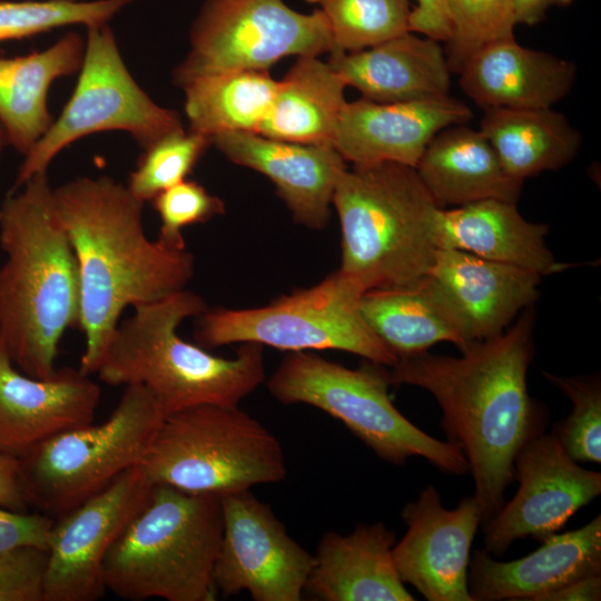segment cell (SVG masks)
<instances>
[{
    "instance_id": "39",
    "label": "cell",
    "mask_w": 601,
    "mask_h": 601,
    "mask_svg": "<svg viewBox=\"0 0 601 601\" xmlns=\"http://www.w3.org/2000/svg\"><path fill=\"white\" fill-rule=\"evenodd\" d=\"M55 519L40 512H16L0 506V554L19 545L48 549Z\"/></svg>"
},
{
    "instance_id": "42",
    "label": "cell",
    "mask_w": 601,
    "mask_h": 601,
    "mask_svg": "<svg viewBox=\"0 0 601 601\" xmlns=\"http://www.w3.org/2000/svg\"><path fill=\"white\" fill-rule=\"evenodd\" d=\"M601 600V573L575 580L539 601H599Z\"/></svg>"
},
{
    "instance_id": "12",
    "label": "cell",
    "mask_w": 601,
    "mask_h": 601,
    "mask_svg": "<svg viewBox=\"0 0 601 601\" xmlns=\"http://www.w3.org/2000/svg\"><path fill=\"white\" fill-rule=\"evenodd\" d=\"M334 50L321 10L303 13L283 0H206L190 29V50L174 82L236 70H268L286 56Z\"/></svg>"
},
{
    "instance_id": "10",
    "label": "cell",
    "mask_w": 601,
    "mask_h": 601,
    "mask_svg": "<svg viewBox=\"0 0 601 601\" xmlns=\"http://www.w3.org/2000/svg\"><path fill=\"white\" fill-rule=\"evenodd\" d=\"M365 289L341 270L255 308L217 307L197 316L203 347L257 343L282 351L337 349L384 366L397 356L372 332L359 307Z\"/></svg>"
},
{
    "instance_id": "15",
    "label": "cell",
    "mask_w": 601,
    "mask_h": 601,
    "mask_svg": "<svg viewBox=\"0 0 601 601\" xmlns=\"http://www.w3.org/2000/svg\"><path fill=\"white\" fill-rule=\"evenodd\" d=\"M519 489L484 524L485 550L503 555L513 541L532 536L542 542L601 493V473L581 467L554 433L529 440L514 460Z\"/></svg>"
},
{
    "instance_id": "17",
    "label": "cell",
    "mask_w": 601,
    "mask_h": 601,
    "mask_svg": "<svg viewBox=\"0 0 601 601\" xmlns=\"http://www.w3.org/2000/svg\"><path fill=\"white\" fill-rule=\"evenodd\" d=\"M100 395V386L79 368H56L41 378L22 373L0 343V453L19 459L93 423Z\"/></svg>"
},
{
    "instance_id": "1",
    "label": "cell",
    "mask_w": 601,
    "mask_h": 601,
    "mask_svg": "<svg viewBox=\"0 0 601 601\" xmlns=\"http://www.w3.org/2000/svg\"><path fill=\"white\" fill-rule=\"evenodd\" d=\"M533 331L534 315L524 311L508 331L472 343L460 357L424 352L398 358L388 371L392 384L417 386L435 397L447 442L467 461L482 525L504 504L516 454L544 428L526 383Z\"/></svg>"
},
{
    "instance_id": "32",
    "label": "cell",
    "mask_w": 601,
    "mask_h": 601,
    "mask_svg": "<svg viewBox=\"0 0 601 601\" xmlns=\"http://www.w3.org/2000/svg\"><path fill=\"white\" fill-rule=\"evenodd\" d=\"M317 4L331 30L334 52H351L410 31L408 0H306Z\"/></svg>"
},
{
    "instance_id": "36",
    "label": "cell",
    "mask_w": 601,
    "mask_h": 601,
    "mask_svg": "<svg viewBox=\"0 0 601 601\" xmlns=\"http://www.w3.org/2000/svg\"><path fill=\"white\" fill-rule=\"evenodd\" d=\"M545 378L572 403L571 414L553 432L575 462H601V386L597 378L562 377L548 372Z\"/></svg>"
},
{
    "instance_id": "20",
    "label": "cell",
    "mask_w": 601,
    "mask_h": 601,
    "mask_svg": "<svg viewBox=\"0 0 601 601\" xmlns=\"http://www.w3.org/2000/svg\"><path fill=\"white\" fill-rule=\"evenodd\" d=\"M211 145L234 164L267 176L297 223L315 230L326 227L336 181L347 168L335 148L248 131L217 135Z\"/></svg>"
},
{
    "instance_id": "9",
    "label": "cell",
    "mask_w": 601,
    "mask_h": 601,
    "mask_svg": "<svg viewBox=\"0 0 601 601\" xmlns=\"http://www.w3.org/2000/svg\"><path fill=\"white\" fill-rule=\"evenodd\" d=\"M165 417L147 388L125 386L105 422L66 431L18 459L30 508L57 519L105 490L141 463Z\"/></svg>"
},
{
    "instance_id": "29",
    "label": "cell",
    "mask_w": 601,
    "mask_h": 601,
    "mask_svg": "<svg viewBox=\"0 0 601 601\" xmlns=\"http://www.w3.org/2000/svg\"><path fill=\"white\" fill-rule=\"evenodd\" d=\"M359 307L368 327L397 359L427 352L439 342H451L460 351L471 345L425 277L410 285L365 290Z\"/></svg>"
},
{
    "instance_id": "7",
    "label": "cell",
    "mask_w": 601,
    "mask_h": 601,
    "mask_svg": "<svg viewBox=\"0 0 601 601\" xmlns=\"http://www.w3.org/2000/svg\"><path fill=\"white\" fill-rule=\"evenodd\" d=\"M139 466L151 484L219 497L287 474L279 441L260 422L214 404L166 415Z\"/></svg>"
},
{
    "instance_id": "38",
    "label": "cell",
    "mask_w": 601,
    "mask_h": 601,
    "mask_svg": "<svg viewBox=\"0 0 601 601\" xmlns=\"http://www.w3.org/2000/svg\"><path fill=\"white\" fill-rule=\"evenodd\" d=\"M48 549L19 545L0 554V601H45Z\"/></svg>"
},
{
    "instance_id": "23",
    "label": "cell",
    "mask_w": 601,
    "mask_h": 601,
    "mask_svg": "<svg viewBox=\"0 0 601 601\" xmlns=\"http://www.w3.org/2000/svg\"><path fill=\"white\" fill-rule=\"evenodd\" d=\"M364 98L403 102L449 96L451 68L440 41L404 32L373 47L331 53L327 62Z\"/></svg>"
},
{
    "instance_id": "27",
    "label": "cell",
    "mask_w": 601,
    "mask_h": 601,
    "mask_svg": "<svg viewBox=\"0 0 601 601\" xmlns=\"http://www.w3.org/2000/svg\"><path fill=\"white\" fill-rule=\"evenodd\" d=\"M85 40L68 32L42 51L0 58V124L8 140L26 156L53 122L48 110L51 83L78 72Z\"/></svg>"
},
{
    "instance_id": "22",
    "label": "cell",
    "mask_w": 601,
    "mask_h": 601,
    "mask_svg": "<svg viewBox=\"0 0 601 601\" xmlns=\"http://www.w3.org/2000/svg\"><path fill=\"white\" fill-rule=\"evenodd\" d=\"M459 85L479 107L552 108L572 90L578 67L568 59L519 45H489L460 68Z\"/></svg>"
},
{
    "instance_id": "34",
    "label": "cell",
    "mask_w": 601,
    "mask_h": 601,
    "mask_svg": "<svg viewBox=\"0 0 601 601\" xmlns=\"http://www.w3.org/2000/svg\"><path fill=\"white\" fill-rule=\"evenodd\" d=\"M451 32L446 58L451 70L482 48L514 39L513 0H445Z\"/></svg>"
},
{
    "instance_id": "28",
    "label": "cell",
    "mask_w": 601,
    "mask_h": 601,
    "mask_svg": "<svg viewBox=\"0 0 601 601\" xmlns=\"http://www.w3.org/2000/svg\"><path fill=\"white\" fill-rule=\"evenodd\" d=\"M317 57H298L278 81L272 109L256 134L283 141L333 147L346 102V85Z\"/></svg>"
},
{
    "instance_id": "30",
    "label": "cell",
    "mask_w": 601,
    "mask_h": 601,
    "mask_svg": "<svg viewBox=\"0 0 601 601\" xmlns=\"http://www.w3.org/2000/svg\"><path fill=\"white\" fill-rule=\"evenodd\" d=\"M479 129L504 169L522 181L566 166L582 141L566 117L552 108L485 109Z\"/></svg>"
},
{
    "instance_id": "8",
    "label": "cell",
    "mask_w": 601,
    "mask_h": 601,
    "mask_svg": "<svg viewBox=\"0 0 601 601\" xmlns=\"http://www.w3.org/2000/svg\"><path fill=\"white\" fill-rule=\"evenodd\" d=\"M391 384L384 365L371 361L353 370L309 352H290L268 378L267 388L284 404L312 405L341 421L388 463L401 465L420 456L443 473H467V461L457 447L426 434L394 406Z\"/></svg>"
},
{
    "instance_id": "25",
    "label": "cell",
    "mask_w": 601,
    "mask_h": 601,
    "mask_svg": "<svg viewBox=\"0 0 601 601\" xmlns=\"http://www.w3.org/2000/svg\"><path fill=\"white\" fill-rule=\"evenodd\" d=\"M549 227L528 221L516 203L483 199L453 209H441L437 243L479 257L510 264L545 276L570 264L555 260L545 244Z\"/></svg>"
},
{
    "instance_id": "3",
    "label": "cell",
    "mask_w": 601,
    "mask_h": 601,
    "mask_svg": "<svg viewBox=\"0 0 601 601\" xmlns=\"http://www.w3.org/2000/svg\"><path fill=\"white\" fill-rule=\"evenodd\" d=\"M0 247L1 344L22 373L47 377L63 334L80 326L77 259L47 173L3 199Z\"/></svg>"
},
{
    "instance_id": "40",
    "label": "cell",
    "mask_w": 601,
    "mask_h": 601,
    "mask_svg": "<svg viewBox=\"0 0 601 601\" xmlns=\"http://www.w3.org/2000/svg\"><path fill=\"white\" fill-rule=\"evenodd\" d=\"M415 1L410 16V31L446 42L451 27L445 0Z\"/></svg>"
},
{
    "instance_id": "18",
    "label": "cell",
    "mask_w": 601,
    "mask_h": 601,
    "mask_svg": "<svg viewBox=\"0 0 601 601\" xmlns=\"http://www.w3.org/2000/svg\"><path fill=\"white\" fill-rule=\"evenodd\" d=\"M472 344L501 335L539 297L541 276L523 268L439 248L425 276Z\"/></svg>"
},
{
    "instance_id": "14",
    "label": "cell",
    "mask_w": 601,
    "mask_h": 601,
    "mask_svg": "<svg viewBox=\"0 0 601 601\" xmlns=\"http://www.w3.org/2000/svg\"><path fill=\"white\" fill-rule=\"evenodd\" d=\"M151 486L137 465L55 519L48 541L45 601H96L106 594L105 558L148 500Z\"/></svg>"
},
{
    "instance_id": "37",
    "label": "cell",
    "mask_w": 601,
    "mask_h": 601,
    "mask_svg": "<svg viewBox=\"0 0 601 601\" xmlns=\"http://www.w3.org/2000/svg\"><path fill=\"white\" fill-rule=\"evenodd\" d=\"M150 201L160 218L157 240L173 249L186 248L184 228L208 221L225 211L219 197L188 179L159 193Z\"/></svg>"
},
{
    "instance_id": "24",
    "label": "cell",
    "mask_w": 601,
    "mask_h": 601,
    "mask_svg": "<svg viewBox=\"0 0 601 601\" xmlns=\"http://www.w3.org/2000/svg\"><path fill=\"white\" fill-rule=\"evenodd\" d=\"M396 535L384 523L327 532L314 554L305 593L322 601H413L392 556Z\"/></svg>"
},
{
    "instance_id": "5",
    "label": "cell",
    "mask_w": 601,
    "mask_h": 601,
    "mask_svg": "<svg viewBox=\"0 0 601 601\" xmlns=\"http://www.w3.org/2000/svg\"><path fill=\"white\" fill-rule=\"evenodd\" d=\"M332 205L341 225L338 270L365 290L424 278L439 247L441 207L414 167L354 165L338 177Z\"/></svg>"
},
{
    "instance_id": "43",
    "label": "cell",
    "mask_w": 601,
    "mask_h": 601,
    "mask_svg": "<svg viewBox=\"0 0 601 601\" xmlns=\"http://www.w3.org/2000/svg\"><path fill=\"white\" fill-rule=\"evenodd\" d=\"M573 0H513L516 24L533 26L553 7L569 6Z\"/></svg>"
},
{
    "instance_id": "26",
    "label": "cell",
    "mask_w": 601,
    "mask_h": 601,
    "mask_svg": "<svg viewBox=\"0 0 601 601\" xmlns=\"http://www.w3.org/2000/svg\"><path fill=\"white\" fill-rule=\"evenodd\" d=\"M415 169L435 203L463 206L483 199L516 203L523 181L512 177L480 131L454 125L436 134Z\"/></svg>"
},
{
    "instance_id": "41",
    "label": "cell",
    "mask_w": 601,
    "mask_h": 601,
    "mask_svg": "<svg viewBox=\"0 0 601 601\" xmlns=\"http://www.w3.org/2000/svg\"><path fill=\"white\" fill-rule=\"evenodd\" d=\"M0 506L16 512H29L30 508L21 482L19 460L2 453H0Z\"/></svg>"
},
{
    "instance_id": "44",
    "label": "cell",
    "mask_w": 601,
    "mask_h": 601,
    "mask_svg": "<svg viewBox=\"0 0 601 601\" xmlns=\"http://www.w3.org/2000/svg\"><path fill=\"white\" fill-rule=\"evenodd\" d=\"M7 145H8V140H7L6 131L0 124V157Z\"/></svg>"
},
{
    "instance_id": "31",
    "label": "cell",
    "mask_w": 601,
    "mask_h": 601,
    "mask_svg": "<svg viewBox=\"0 0 601 601\" xmlns=\"http://www.w3.org/2000/svg\"><path fill=\"white\" fill-rule=\"evenodd\" d=\"M181 88L189 130L211 139L225 132H257L272 109L278 81L268 70H236L195 78Z\"/></svg>"
},
{
    "instance_id": "4",
    "label": "cell",
    "mask_w": 601,
    "mask_h": 601,
    "mask_svg": "<svg viewBox=\"0 0 601 601\" xmlns=\"http://www.w3.org/2000/svg\"><path fill=\"white\" fill-rule=\"evenodd\" d=\"M207 308L186 288L135 307L118 323L95 374L108 385L144 386L166 415L206 404L238 406L265 381L264 346L243 343L226 358L183 339L180 324Z\"/></svg>"
},
{
    "instance_id": "2",
    "label": "cell",
    "mask_w": 601,
    "mask_h": 601,
    "mask_svg": "<svg viewBox=\"0 0 601 601\" xmlns=\"http://www.w3.org/2000/svg\"><path fill=\"white\" fill-rule=\"evenodd\" d=\"M57 211L71 243L80 282L85 349L79 370L95 374L124 311L186 288L194 255L150 240L144 201L108 176L80 177L53 188Z\"/></svg>"
},
{
    "instance_id": "13",
    "label": "cell",
    "mask_w": 601,
    "mask_h": 601,
    "mask_svg": "<svg viewBox=\"0 0 601 601\" xmlns=\"http://www.w3.org/2000/svg\"><path fill=\"white\" fill-rule=\"evenodd\" d=\"M223 534L214 583L223 597L300 601L314 554L293 540L272 509L249 490L220 497Z\"/></svg>"
},
{
    "instance_id": "11",
    "label": "cell",
    "mask_w": 601,
    "mask_h": 601,
    "mask_svg": "<svg viewBox=\"0 0 601 601\" xmlns=\"http://www.w3.org/2000/svg\"><path fill=\"white\" fill-rule=\"evenodd\" d=\"M120 130L146 149L184 130L180 116L157 105L128 71L111 28L87 27L85 53L76 88L57 120L24 156L12 190L37 174L73 141L100 131Z\"/></svg>"
},
{
    "instance_id": "6",
    "label": "cell",
    "mask_w": 601,
    "mask_h": 601,
    "mask_svg": "<svg viewBox=\"0 0 601 601\" xmlns=\"http://www.w3.org/2000/svg\"><path fill=\"white\" fill-rule=\"evenodd\" d=\"M221 534L219 496L152 484L105 558L106 589L129 601H214Z\"/></svg>"
},
{
    "instance_id": "33",
    "label": "cell",
    "mask_w": 601,
    "mask_h": 601,
    "mask_svg": "<svg viewBox=\"0 0 601 601\" xmlns=\"http://www.w3.org/2000/svg\"><path fill=\"white\" fill-rule=\"evenodd\" d=\"M135 0H41L0 2V43L56 28L104 24Z\"/></svg>"
},
{
    "instance_id": "16",
    "label": "cell",
    "mask_w": 601,
    "mask_h": 601,
    "mask_svg": "<svg viewBox=\"0 0 601 601\" xmlns=\"http://www.w3.org/2000/svg\"><path fill=\"white\" fill-rule=\"evenodd\" d=\"M402 519L407 530L392 550L396 571L428 601H473L467 584L471 546L481 524L474 496L452 510L433 485L408 502Z\"/></svg>"
},
{
    "instance_id": "45",
    "label": "cell",
    "mask_w": 601,
    "mask_h": 601,
    "mask_svg": "<svg viewBox=\"0 0 601 601\" xmlns=\"http://www.w3.org/2000/svg\"><path fill=\"white\" fill-rule=\"evenodd\" d=\"M0 343H1V341H0Z\"/></svg>"
},
{
    "instance_id": "21",
    "label": "cell",
    "mask_w": 601,
    "mask_h": 601,
    "mask_svg": "<svg viewBox=\"0 0 601 601\" xmlns=\"http://www.w3.org/2000/svg\"><path fill=\"white\" fill-rule=\"evenodd\" d=\"M529 555L496 561L485 549L470 558L467 584L473 601H539L575 580L601 573V516L582 528L554 533Z\"/></svg>"
},
{
    "instance_id": "19",
    "label": "cell",
    "mask_w": 601,
    "mask_h": 601,
    "mask_svg": "<svg viewBox=\"0 0 601 601\" xmlns=\"http://www.w3.org/2000/svg\"><path fill=\"white\" fill-rule=\"evenodd\" d=\"M472 117L467 105L450 96L391 104L346 101L333 147L353 165L397 162L415 168L436 134Z\"/></svg>"
},
{
    "instance_id": "35",
    "label": "cell",
    "mask_w": 601,
    "mask_h": 601,
    "mask_svg": "<svg viewBox=\"0 0 601 601\" xmlns=\"http://www.w3.org/2000/svg\"><path fill=\"white\" fill-rule=\"evenodd\" d=\"M211 139L189 130L171 132L144 149L129 174L127 188L139 200L150 201L159 193L187 179Z\"/></svg>"
}]
</instances>
